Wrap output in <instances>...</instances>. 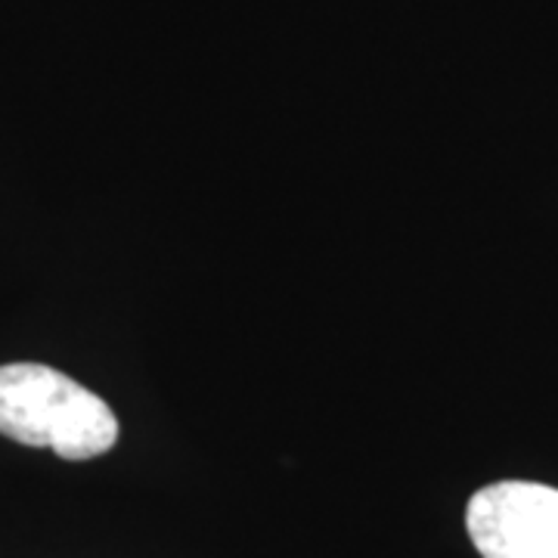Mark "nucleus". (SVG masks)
Returning a JSON list of instances; mask_svg holds the SVG:
<instances>
[{
	"label": "nucleus",
	"instance_id": "f257e3e1",
	"mask_svg": "<svg viewBox=\"0 0 558 558\" xmlns=\"http://www.w3.org/2000/svg\"><path fill=\"white\" fill-rule=\"evenodd\" d=\"M0 435L84 462L116 447L119 418L100 395L53 366L7 363L0 366Z\"/></svg>",
	"mask_w": 558,
	"mask_h": 558
},
{
	"label": "nucleus",
	"instance_id": "f03ea898",
	"mask_svg": "<svg viewBox=\"0 0 558 558\" xmlns=\"http://www.w3.org/2000/svg\"><path fill=\"white\" fill-rule=\"evenodd\" d=\"M465 527L481 558H558V490L497 481L469 499Z\"/></svg>",
	"mask_w": 558,
	"mask_h": 558
}]
</instances>
